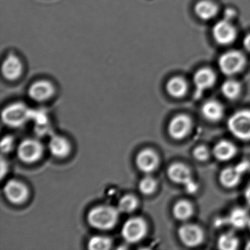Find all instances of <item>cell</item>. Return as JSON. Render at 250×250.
<instances>
[{
    "label": "cell",
    "mask_w": 250,
    "mask_h": 250,
    "mask_svg": "<svg viewBox=\"0 0 250 250\" xmlns=\"http://www.w3.org/2000/svg\"><path fill=\"white\" fill-rule=\"evenodd\" d=\"M14 139L11 137H4L2 140V143H1V150L4 153H8L11 151V149L13 148L14 146Z\"/></svg>",
    "instance_id": "obj_30"
},
{
    "label": "cell",
    "mask_w": 250,
    "mask_h": 250,
    "mask_svg": "<svg viewBox=\"0 0 250 250\" xmlns=\"http://www.w3.org/2000/svg\"><path fill=\"white\" fill-rule=\"evenodd\" d=\"M221 90L227 99H235L241 93V86L236 80H228L222 84Z\"/></svg>",
    "instance_id": "obj_24"
},
{
    "label": "cell",
    "mask_w": 250,
    "mask_h": 250,
    "mask_svg": "<svg viewBox=\"0 0 250 250\" xmlns=\"http://www.w3.org/2000/svg\"><path fill=\"white\" fill-rule=\"evenodd\" d=\"M244 196H245L246 200H247V203H248V204L250 206V184L247 187V188H246Z\"/></svg>",
    "instance_id": "obj_33"
},
{
    "label": "cell",
    "mask_w": 250,
    "mask_h": 250,
    "mask_svg": "<svg viewBox=\"0 0 250 250\" xmlns=\"http://www.w3.org/2000/svg\"><path fill=\"white\" fill-rule=\"evenodd\" d=\"M217 244L220 250H234L238 246V238L232 232H226L219 237Z\"/></svg>",
    "instance_id": "obj_25"
},
{
    "label": "cell",
    "mask_w": 250,
    "mask_h": 250,
    "mask_svg": "<svg viewBox=\"0 0 250 250\" xmlns=\"http://www.w3.org/2000/svg\"><path fill=\"white\" fill-rule=\"evenodd\" d=\"M121 232L125 241L137 243L141 241L146 235L147 225L141 218H131L124 223Z\"/></svg>",
    "instance_id": "obj_6"
},
{
    "label": "cell",
    "mask_w": 250,
    "mask_h": 250,
    "mask_svg": "<svg viewBox=\"0 0 250 250\" xmlns=\"http://www.w3.org/2000/svg\"><path fill=\"white\" fill-rule=\"evenodd\" d=\"M156 188V181L150 176H146L140 181L139 189L143 194H150Z\"/></svg>",
    "instance_id": "obj_28"
},
{
    "label": "cell",
    "mask_w": 250,
    "mask_h": 250,
    "mask_svg": "<svg viewBox=\"0 0 250 250\" xmlns=\"http://www.w3.org/2000/svg\"><path fill=\"white\" fill-rule=\"evenodd\" d=\"M119 210L109 206H97L89 212L87 220L93 228L102 230L110 229L118 222Z\"/></svg>",
    "instance_id": "obj_1"
},
{
    "label": "cell",
    "mask_w": 250,
    "mask_h": 250,
    "mask_svg": "<svg viewBox=\"0 0 250 250\" xmlns=\"http://www.w3.org/2000/svg\"><path fill=\"white\" fill-rule=\"evenodd\" d=\"M191 128V121L186 115H178L174 117L168 126L169 136L174 140H182L187 137Z\"/></svg>",
    "instance_id": "obj_11"
},
{
    "label": "cell",
    "mask_w": 250,
    "mask_h": 250,
    "mask_svg": "<svg viewBox=\"0 0 250 250\" xmlns=\"http://www.w3.org/2000/svg\"><path fill=\"white\" fill-rule=\"evenodd\" d=\"M178 236L184 245L194 247L200 245L203 241V231L197 225H184L178 229Z\"/></svg>",
    "instance_id": "obj_12"
},
{
    "label": "cell",
    "mask_w": 250,
    "mask_h": 250,
    "mask_svg": "<svg viewBox=\"0 0 250 250\" xmlns=\"http://www.w3.org/2000/svg\"><path fill=\"white\" fill-rule=\"evenodd\" d=\"M51 153L57 158H64L69 153L70 145L65 138L55 136L49 143Z\"/></svg>",
    "instance_id": "obj_20"
},
{
    "label": "cell",
    "mask_w": 250,
    "mask_h": 250,
    "mask_svg": "<svg viewBox=\"0 0 250 250\" xmlns=\"http://www.w3.org/2000/svg\"><path fill=\"white\" fill-rule=\"evenodd\" d=\"M167 175L171 181L184 186L187 192L194 193L197 191V185L193 181L191 172L184 164H172L168 168Z\"/></svg>",
    "instance_id": "obj_5"
},
{
    "label": "cell",
    "mask_w": 250,
    "mask_h": 250,
    "mask_svg": "<svg viewBox=\"0 0 250 250\" xmlns=\"http://www.w3.org/2000/svg\"><path fill=\"white\" fill-rule=\"evenodd\" d=\"M136 164L142 172L150 173L157 167L159 159L154 151L150 149H146L138 153L136 159Z\"/></svg>",
    "instance_id": "obj_14"
},
{
    "label": "cell",
    "mask_w": 250,
    "mask_h": 250,
    "mask_svg": "<svg viewBox=\"0 0 250 250\" xmlns=\"http://www.w3.org/2000/svg\"><path fill=\"white\" fill-rule=\"evenodd\" d=\"M237 14L235 12V10L233 8H227L226 11H225V20L232 21L235 17H236Z\"/></svg>",
    "instance_id": "obj_31"
},
{
    "label": "cell",
    "mask_w": 250,
    "mask_h": 250,
    "mask_svg": "<svg viewBox=\"0 0 250 250\" xmlns=\"http://www.w3.org/2000/svg\"><path fill=\"white\" fill-rule=\"evenodd\" d=\"M4 192L8 200L14 204L23 203L28 197L27 187L22 183L16 180H11L5 184Z\"/></svg>",
    "instance_id": "obj_13"
},
{
    "label": "cell",
    "mask_w": 250,
    "mask_h": 250,
    "mask_svg": "<svg viewBox=\"0 0 250 250\" xmlns=\"http://www.w3.org/2000/svg\"><path fill=\"white\" fill-rule=\"evenodd\" d=\"M243 45H244V47L245 48L246 50L250 53V33H249V34L244 38Z\"/></svg>",
    "instance_id": "obj_32"
},
{
    "label": "cell",
    "mask_w": 250,
    "mask_h": 250,
    "mask_svg": "<svg viewBox=\"0 0 250 250\" xmlns=\"http://www.w3.org/2000/svg\"><path fill=\"white\" fill-rule=\"evenodd\" d=\"M194 157L200 162H204L209 157V151L205 146H198L193 151Z\"/></svg>",
    "instance_id": "obj_29"
},
{
    "label": "cell",
    "mask_w": 250,
    "mask_h": 250,
    "mask_svg": "<svg viewBox=\"0 0 250 250\" xmlns=\"http://www.w3.org/2000/svg\"><path fill=\"white\" fill-rule=\"evenodd\" d=\"M22 71L23 65L21 61L16 55H10L2 63V74L7 80H17L21 76Z\"/></svg>",
    "instance_id": "obj_16"
},
{
    "label": "cell",
    "mask_w": 250,
    "mask_h": 250,
    "mask_svg": "<svg viewBox=\"0 0 250 250\" xmlns=\"http://www.w3.org/2000/svg\"><path fill=\"white\" fill-rule=\"evenodd\" d=\"M43 146L38 140L27 139L23 140L18 147L19 158L25 163H33L42 157Z\"/></svg>",
    "instance_id": "obj_8"
},
{
    "label": "cell",
    "mask_w": 250,
    "mask_h": 250,
    "mask_svg": "<svg viewBox=\"0 0 250 250\" xmlns=\"http://www.w3.org/2000/svg\"><path fill=\"white\" fill-rule=\"evenodd\" d=\"M53 93V85L46 80H40L33 83L29 90V96L36 102L47 100Z\"/></svg>",
    "instance_id": "obj_15"
},
{
    "label": "cell",
    "mask_w": 250,
    "mask_h": 250,
    "mask_svg": "<svg viewBox=\"0 0 250 250\" xmlns=\"http://www.w3.org/2000/svg\"><path fill=\"white\" fill-rule=\"evenodd\" d=\"M231 134L243 141L250 140V110L242 109L232 115L228 121Z\"/></svg>",
    "instance_id": "obj_2"
},
{
    "label": "cell",
    "mask_w": 250,
    "mask_h": 250,
    "mask_svg": "<svg viewBox=\"0 0 250 250\" xmlns=\"http://www.w3.org/2000/svg\"><path fill=\"white\" fill-rule=\"evenodd\" d=\"M112 246V241L109 238L103 235H96L92 237L88 242V248L91 250H109Z\"/></svg>",
    "instance_id": "obj_26"
},
{
    "label": "cell",
    "mask_w": 250,
    "mask_h": 250,
    "mask_svg": "<svg viewBox=\"0 0 250 250\" xmlns=\"http://www.w3.org/2000/svg\"><path fill=\"white\" fill-rule=\"evenodd\" d=\"M33 116L30 110L22 103H15L7 106L2 113V119L5 125L13 128L21 126Z\"/></svg>",
    "instance_id": "obj_3"
},
{
    "label": "cell",
    "mask_w": 250,
    "mask_h": 250,
    "mask_svg": "<svg viewBox=\"0 0 250 250\" xmlns=\"http://www.w3.org/2000/svg\"><path fill=\"white\" fill-rule=\"evenodd\" d=\"M212 36L219 44L229 45L236 39V29L231 21L224 19L214 24L212 29Z\"/></svg>",
    "instance_id": "obj_7"
},
{
    "label": "cell",
    "mask_w": 250,
    "mask_h": 250,
    "mask_svg": "<svg viewBox=\"0 0 250 250\" xmlns=\"http://www.w3.org/2000/svg\"><path fill=\"white\" fill-rule=\"evenodd\" d=\"M196 15L202 20H212L218 13V7L210 0H201L194 6Z\"/></svg>",
    "instance_id": "obj_18"
},
{
    "label": "cell",
    "mask_w": 250,
    "mask_h": 250,
    "mask_svg": "<svg viewBox=\"0 0 250 250\" xmlns=\"http://www.w3.org/2000/svg\"><path fill=\"white\" fill-rule=\"evenodd\" d=\"M202 114L208 121L216 122L222 118L224 108L219 102L216 101H208L202 106Z\"/></svg>",
    "instance_id": "obj_19"
},
{
    "label": "cell",
    "mask_w": 250,
    "mask_h": 250,
    "mask_svg": "<svg viewBox=\"0 0 250 250\" xmlns=\"http://www.w3.org/2000/svg\"><path fill=\"white\" fill-rule=\"evenodd\" d=\"M174 216L178 220L185 221L191 217L193 213L192 206L188 202L179 201L174 206Z\"/></svg>",
    "instance_id": "obj_23"
},
{
    "label": "cell",
    "mask_w": 250,
    "mask_h": 250,
    "mask_svg": "<svg viewBox=\"0 0 250 250\" xmlns=\"http://www.w3.org/2000/svg\"><path fill=\"white\" fill-rule=\"evenodd\" d=\"M187 82L180 77H172L167 83V91L174 98L183 97L187 93Z\"/></svg>",
    "instance_id": "obj_22"
},
{
    "label": "cell",
    "mask_w": 250,
    "mask_h": 250,
    "mask_svg": "<svg viewBox=\"0 0 250 250\" xmlns=\"http://www.w3.org/2000/svg\"><path fill=\"white\" fill-rule=\"evenodd\" d=\"M250 167L249 162H243L236 166L225 168L219 175V181L226 188H232L240 182L241 177Z\"/></svg>",
    "instance_id": "obj_9"
},
{
    "label": "cell",
    "mask_w": 250,
    "mask_h": 250,
    "mask_svg": "<svg viewBox=\"0 0 250 250\" xmlns=\"http://www.w3.org/2000/svg\"><path fill=\"white\" fill-rule=\"evenodd\" d=\"M246 250H250V241L247 243V246H246Z\"/></svg>",
    "instance_id": "obj_34"
},
{
    "label": "cell",
    "mask_w": 250,
    "mask_h": 250,
    "mask_svg": "<svg viewBox=\"0 0 250 250\" xmlns=\"http://www.w3.org/2000/svg\"><path fill=\"white\" fill-rule=\"evenodd\" d=\"M216 80V74L210 68L199 69L194 76V84L195 86L194 97L197 99L201 97L204 92L213 87Z\"/></svg>",
    "instance_id": "obj_10"
},
{
    "label": "cell",
    "mask_w": 250,
    "mask_h": 250,
    "mask_svg": "<svg viewBox=\"0 0 250 250\" xmlns=\"http://www.w3.org/2000/svg\"><path fill=\"white\" fill-rule=\"evenodd\" d=\"M250 219V214L246 209L236 208L229 213L228 222L233 228L241 229L248 226Z\"/></svg>",
    "instance_id": "obj_21"
},
{
    "label": "cell",
    "mask_w": 250,
    "mask_h": 250,
    "mask_svg": "<svg viewBox=\"0 0 250 250\" xmlns=\"http://www.w3.org/2000/svg\"><path fill=\"white\" fill-rule=\"evenodd\" d=\"M246 65L245 56L239 51L230 50L221 55L218 65L222 74L232 76L241 72Z\"/></svg>",
    "instance_id": "obj_4"
},
{
    "label": "cell",
    "mask_w": 250,
    "mask_h": 250,
    "mask_svg": "<svg viewBox=\"0 0 250 250\" xmlns=\"http://www.w3.org/2000/svg\"><path fill=\"white\" fill-rule=\"evenodd\" d=\"M236 153V147L230 142L222 140L216 143L213 149V154L217 160L227 162L230 160Z\"/></svg>",
    "instance_id": "obj_17"
},
{
    "label": "cell",
    "mask_w": 250,
    "mask_h": 250,
    "mask_svg": "<svg viewBox=\"0 0 250 250\" xmlns=\"http://www.w3.org/2000/svg\"><path fill=\"white\" fill-rule=\"evenodd\" d=\"M248 227L249 228V229H250V222H249V223H248Z\"/></svg>",
    "instance_id": "obj_35"
},
{
    "label": "cell",
    "mask_w": 250,
    "mask_h": 250,
    "mask_svg": "<svg viewBox=\"0 0 250 250\" xmlns=\"http://www.w3.org/2000/svg\"><path fill=\"white\" fill-rule=\"evenodd\" d=\"M137 206V200L132 195H125L120 200L118 209L119 212L129 213L134 211Z\"/></svg>",
    "instance_id": "obj_27"
}]
</instances>
